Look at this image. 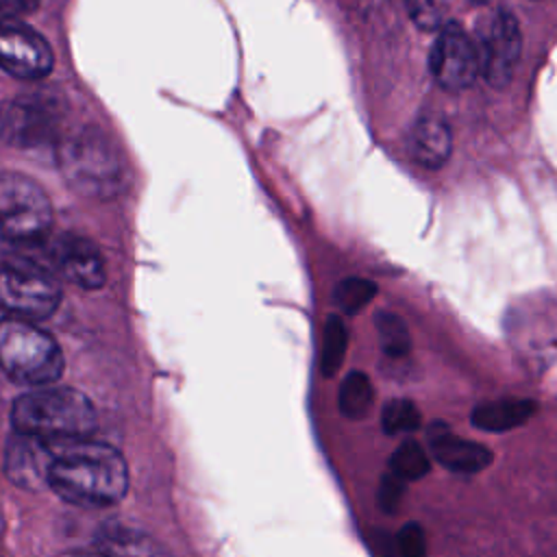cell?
<instances>
[{"mask_svg":"<svg viewBox=\"0 0 557 557\" xmlns=\"http://www.w3.org/2000/svg\"><path fill=\"white\" fill-rule=\"evenodd\" d=\"M431 461L424 446L416 440H405L389 457V472L400 476L403 481H418L429 474Z\"/></svg>","mask_w":557,"mask_h":557,"instance_id":"cell-19","label":"cell"},{"mask_svg":"<svg viewBox=\"0 0 557 557\" xmlns=\"http://www.w3.org/2000/svg\"><path fill=\"white\" fill-rule=\"evenodd\" d=\"M61 557H107V555H102L100 550H70V553H63Z\"/></svg>","mask_w":557,"mask_h":557,"instance_id":"cell-26","label":"cell"},{"mask_svg":"<svg viewBox=\"0 0 557 557\" xmlns=\"http://www.w3.org/2000/svg\"><path fill=\"white\" fill-rule=\"evenodd\" d=\"M50 463H52V448L46 440L13 431L7 444V455H4V470L13 483L26 490H37L41 485H48Z\"/></svg>","mask_w":557,"mask_h":557,"instance_id":"cell-12","label":"cell"},{"mask_svg":"<svg viewBox=\"0 0 557 557\" xmlns=\"http://www.w3.org/2000/svg\"><path fill=\"white\" fill-rule=\"evenodd\" d=\"M48 444L52 448L48 487L63 500L78 507H107L124 498L128 468L113 446L91 437Z\"/></svg>","mask_w":557,"mask_h":557,"instance_id":"cell-1","label":"cell"},{"mask_svg":"<svg viewBox=\"0 0 557 557\" xmlns=\"http://www.w3.org/2000/svg\"><path fill=\"white\" fill-rule=\"evenodd\" d=\"M61 113L44 96H15L0 104V137L15 148L50 146Z\"/></svg>","mask_w":557,"mask_h":557,"instance_id":"cell-7","label":"cell"},{"mask_svg":"<svg viewBox=\"0 0 557 557\" xmlns=\"http://www.w3.org/2000/svg\"><path fill=\"white\" fill-rule=\"evenodd\" d=\"M381 348L389 357H405L411 350V335L405 320L392 311H379L374 315Z\"/></svg>","mask_w":557,"mask_h":557,"instance_id":"cell-20","label":"cell"},{"mask_svg":"<svg viewBox=\"0 0 557 557\" xmlns=\"http://www.w3.org/2000/svg\"><path fill=\"white\" fill-rule=\"evenodd\" d=\"M50 263L57 272L85 289L104 283V259L98 246L83 235H61L50 244Z\"/></svg>","mask_w":557,"mask_h":557,"instance_id":"cell-11","label":"cell"},{"mask_svg":"<svg viewBox=\"0 0 557 557\" xmlns=\"http://www.w3.org/2000/svg\"><path fill=\"white\" fill-rule=\"evenodd\" d=\"M481 74L487 85L503 89L511 83L522 54V33L516 15L509 11H498L483 37L479 48Z\"/></svg>","mask_w":557,"mask_h":557,"instance_id":"cell-10","label":"cell"},{"mask_svg":"<svg viewBox=\"0 0 557 557\" xmlns=\"http://www.w3.org/2000/svg\"><path fill=\"white\" fill-rule=\"evenodd\" d=\"M372 383L366 372L352 370L344 376L337 392V407L350 420H361L372 405Z\"/></svg>","mask_w":557,"mask_h":557,"instance_id":"cell-17","label":"cell"},{"mask_svg":"<svg viewBox=\"0 0 557 557\" xmlns=\"http://www.w3.org/2000/svg\"><path fill=\"white\" fill-rule=\"evenodd\" d=\"M426 444L437 463L448 468L450 472H461V474H476L485 470L494 455L487 446L470 440L457 437L446 424L433 422L426 429Z\"/></svg>","mask_w":557,"mask_h":557,"instance_id":"cell-13","label":"cell"},{"mask_svg":"<svg viewBox=\"0 0 557 557\" xmlns=\"http://www.w3.org/2000/svg\"><path fill=\"white\" fill-rule=\"evenodd\" d=\"M13 429L46 442L85 440L98 426L91 400L72 387L44 385L13 403Z\"/></svg>","mask_w":557,"mask_h":557,"instance_id":"cell-2","label":"cell"},{"mask_svg":"<svg viewBox=\"0 0 557 557\" xmlns=\"http://www.w3.org/2000/svg\"><path fill=\"white\" fill-rule=\"evenodd\" d=\"M535 409L537 405L531 398H503V400L476 405L472 409L470 422L481 431L503 433L529 422Z\"/></svg>","mask_w":557,"mask_h":557,"instance_id":"cell-16","label":"cell"},{"mask_svg":"<svg viewBox=\"0 0 557 557\" xmlns=\"http://www.w3.org/2000/svg\"><path fill=\"white\" fill-rule=\"evenodd\" d=\"M405 483L400 476H396L394 472H385L381 476V483H379V505L385 513H394L403 500V494H405Z\"/></svg>","mask_w":557,"mask_h":557,"instance_id":"cell-24","label":"cell"},{"mask_svg":"<svg viewBox=\"0 0 557 557\" xmlns=\"http://www.w3.org/2000/svg\"><path fill=\"white\" fill-rule=\"evenodd\" d=\"M453 152V133L437 115H422L411 131V157L424 168H442Z\"/></svg>","mask_w":557,"mask_h":557,"instance_id":"cell-15","label":"cell"},{"mask_svg":"<svg viewBox=\"0 0 557 557\" xmlns=\"http://www.w3.org/2000/svg\"><path fill=\"white\" fill-rule=\"evenodd\" d=\"M0 368L15 383L44 387L61 376L63 352L35 322L7 315L0 320Z\"/></svg>","mask_w":557,"mask_h":557,"instance_id":"cell-4","label":"cell"},{"mask_svg":"<svg viewBox=\"0 0 557 557\" xmlns=\"http://www.w3.org/2000/svg\"><path fill=\"white\" fill-rule=\"evenodd\" d=\"M429 70L440 87L463 91L481 74L479 48L461 26L446 24L431 46Z\"/></svg>","mask_w":557,"mask_h":557,"instance_id":"cell-8","label":"cell"},{"mask_svg":"<svg viewBox=\"0 0 557 557\" xmlns=\"http://www.w3.org/2000/svg\"><path fill=\"white\" fill-rule=\"evenodd\" d=\"M41 0H0V13L7 17H17L22 13H30L39 7Z\"/></svg>","mask_w":557,"mask_h":557,"instance_id":"cell-25","label":"cell"},{"mask_svg":"<svg viewBox=\"0 0 557 557\" xmlns=\"http://www.w3.org/2000/svg\"><path fill=\"white\" fill-rule=\"evenodd\" d=\"M54 65L48 41L20 22L17 17H0V67L17 78H41Z\"/></svg>","mask_w":557,"mask_h":557,"instance_id":"cell-9","label":"cell"},{"mask_svg":"<svg viewBox=\"0 0 557 557\" xmlns=\"http://www.w3.org/2000/svg\"><path fill=\"white\" fill-rule=\"evenodd\" d=\"M94 544L96 550L107 557H170L168 548L159 540L120 522L102 524Z\"/></svg>","mask_w":557,"mask_h":557,"instance_id":"cell-14","label":"cell"},{"mask_svg":"<svg viewBox=\"0 0 557 557\" xmlns=\"http://www.w3.org/2000/svg\"><path fill=\"white\" fill-rule=\"evenodd\" d=\"M52 226V205L44 187L22 172L0 174V235L13 244L41 242Z\"/></svg>","mask_w":557,"mask_h":557,"instance_id":"cell-5","label":"cell"},{"mask_svg":"<svg viewBox=\"0 0 557 557\" xmlns=\"http://www.w3.org/2000/svg\"><path fill=\"white\" fill-rule=\"evenodd\" d=\"M479 2H490V0H479Z\"/></svg>","mask_w":557,"mask_h":557,"instance_id":"cell-27","label":"cell"},{"mask_svg":"<svg viewBox=\"0 0 557 557\" xmlns=\"http://www.w3.org/2000/svg\"><path fill=\"white\" fill-rule=\"evenodd\" d=\"M420 424H422V416H420V409L416 407V403H411L407 398H394L383 405L381 426L387 435L413 433L416 429H420Z\"/></svg>","mask_w":557,"mask_h":557,"instance_id":"cell-21","label":"cell"},{"mask_svg":"<svg viewBox=\"0 0 557 557\" xmlns=\"http://www.w3.org/2000/svg\"><path fill=\"white\" fill-rule=\"evenodd\" d=\"M59 168L78 194L107 200L122 191L124 165L117 148L98 128H81L59 141Z\"/></svg>","mask_w":557,"mask_h":557,"instance_id":"cell-3","label":"cell"},{"mask_svg":"<svg viewBox=\"0 0 557 557\" xmlns=\"http://www.w3.org/2000/svg\"><path fill=\"white\" fill-rule=\"evenodd\" d=\"M376 296V285L368 278H344L342 283H337L335 292H333V302L339 307V311L352 315L357 311H361L372 298Z\"/></svg>","mask_w":557,"mask_h":557,"instance_id":"cell-22","label":"cell"},{"mask_svg":"<svg viewBox=\"0 0 557 557\" xmlns=\"http://www.w3.org/2000/svg\"><path fill=\"white\" fill-rule=\"evenodd\" d=\"M61 289L41 265L26 259L0 265V309L11 318L44 320L57 311Z\"/></svg>","mask_w":557,"mask_h":557,"instance_id":"cell-6","label":"cell"},{"mask_svg":"<svg viewBox=\"0 0 557 557\" xmlns=\"http://www.w3.org/2000/svg\"><path fill=\"white\" fill-rule=\"evenodd\" d=\"M398 557H426L424 531L418 522H407L396 535Z\"/></svg>","mask_w":557,"mask_h":557,"instance_id":"cell-23","label":"cell"},{"mask_svg":"<svg viewBox=\"0 0 557 557\" xmlns=\"http://www.w3.org/2000/svg\"><path fill=\"white\" fill-rule=\"evenodd\" d=\"M348 348V329L339 315H329L322 331V355H320V372L324 376H333L344 363V355Z\"/></svg>","mask_w":557,"mask_h":557,"instance_id":"cell-18","label":"cell"}]
</instances>
